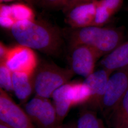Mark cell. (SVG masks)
Listing matches in <instances>:
<instances>
[{"label":"cell","mask_w":128,"mask_h":128,"mask_svg":"<svg viewBox=\"0 0 128 128\" xmlns=\"http://www.w3.org/2000/svg\"><path fill=\"white\" fill-rule=\"evenodd\" d=\"M95 0H68L62 8V10L64 12L66 13L70 10L78 5L88 3Z\"/></svg>","instance_id":"21"},{"label":"cell","mask_w":128,"mask_h":128,"mask_svg":"<svg viewBox=\"0 0 128 128\" xmlns=\"http://www.w3.org/2000/svg\"><path fill=\"white\" fill-rule=\"evenodd\" d=\"M74 74L71 69L61 68L52 62L38 61L32 74L36 96L48 99L52 97L53 92L68 83Z\"/></svg>","instance_id":"3"},{"label":"cell","mask_w":128,"mask_h":128,"mask_svg":"<svg viewBox=\"0 0 128 128\" xmlns=\"http://www.w3.org/2000/svg\"><path fill=\"white\" fill-rule=\"evenodd\" d=\"M124 0H98L94 25L104 26L116 14L124 4Z\"/></svg>","instance_id":"14"},{"label":"cell","mask_w":128,"mask_h":128,"mask_svg":"<svg viewBox=\"0 0 128 128\" xmlns=\"http://www.w3.org/2000/svg\"><path fill=\"white\" fill-rule=\"evenodd\" d=\"M58 128H76V125H60Z\"/></svg>","instance_id":"24"},{"label":"cell","mask_w":128,"mask_h":128,"mask_svg":"<svg viewBox=\"0 0 128 128\" xmlns=\"http://www.w3.org/2000/svg\"><path fill=\"white\" fill-rule=\"evenodd\" d=\"M112 73L110 71L102 68L86 78L84 82L89 88L91 96L89 100L84 105L85 107L94 110H101L106 86Z\"/></svg>","instance_id":"9"},{"label":"cell","mask_w":128,"mask_h":128,"mask_svg":"<svg viewBox=\"0 0 128 128\" xmlns=\"http://www.w3.org/2000/svg\"><path fill=\"white\" fill-rule=\"evenodd\" d=\"M70 49L76 46H88L98 52L102 56L107 55L124 41V28L92 26L69 28L63 32Z\"/></svg>","instance_id":"2"},{"label":"cell","mask_w":128,"mask_h":128,"mask_svg":"<svg viewBox=\"0 0 128 128\" xmlns=\"http://www.w3.org/2000/svg\"><path fill=\"white\" fill-rule=\"evenodd\" d=\"M97 0L74 7L66 13V23L73 28L94 26L97 14Z\"/></svg>","instance_id":"10"},{"label":"cell","mask_w":128,"mask_h":128,"mask_svg":"<svg viewBox=\"0 0 128 128\" xmlns=\"http://www.w3.org/2000/svg\"><path fill=\"white\" fill-rule=\"evenodd\" d=\"M12 0H0V2H10V1H12Z\"/></svg>","instance_id":"27"},{"label":"cell","mask_w":128,"mask_h":128,"mask_svg":"<svg viewBox=\"0 0 128 128\" xmlns=\"http://www.w3.org/2000/svg\"><path fill=\"white\" fill-rule=\"evenodd\" d=\"M38 0H37V2H38Z\"/></svg>","instance_id":"29"},{"label":"cell","mask_w":128,"mask_h":128,"mask_svg":"<svg viewBox=\"0 0 128 128\" xmlns=\"http://www.w3.org/2000/svg\"><path fill=\"white\" fill-rule=\"evenodd\" d=\"M10 30L12 37L20 45L54 56H59L62 52L63 32L44 20L33 19L20 21Z\"/></svg>","instance_id":"1"},{"label":"cell","mask_w":128,"mask_h":128,"mask_svg":"<svg viewBox=\"0 0 128 128\" xmlns=\"http://www.w3.org/2000/svg\"><path fill=\"white\" fill-rule=\"evenodd\" d=\"M128 128V123L124 124L122 125L121 126L119 127V128Z\"/></svg>","instance_id":"26"},{"label":"cell","mask_w":128,"mask_h":128,"mask_svg":"<svg viewBox=\"0 0 128 128\" xmlns=\"http://www.w3.org/2000/svg\"></svg>","instance_id":"30"},{"label":"cell","mask_w":128,"mask_h":128,"mask_svg":"<svg viewBox=\"0 0 128 128\" xmlns=\"http://www.w3.org/2000/svg\"><path fill=\"white\" fill-rule=\"evenodd\" d=\"M38 62L36 54L33 50L18 44L9 48L4 63L12 72L32 75Z\"/></svg>","instance_id":"7"},{"label":"cell","mask_w":128,"mask_h":128,"mask_svg":"<svg viewBox=\"0 0 128 128\" xmlns=\"http://www.w3.org/2000/svg\"><path fill=\"white\" fill-rule=\"evenodd\" d=\"M110 75L102 102L101 110L107 117L128 91V67Z\"/></svg>","instance_id":"5"},{"label":"cell","mask_w":128,"mask_h":128,"mask_svg":"<svg viewBox=\"0 0 128 128\" xmlns=\"http://www.w3.org/2000/svg\"><path fill=\"white\" fill-rule=\"evenodd\" d=\"M13 92L22 102H25L34 92L32 75L22 72H12Z\"/></svg>","instance_id":"13"},{"label":"cell","mask_w":128,"mask_h":128,"mask_svg":"<svg viewBox=\"0 0 128 128\" xmlns=\"http://www.w3.org/2000/svg\"><path fill=\"white\" fill-rule=\"evenodd\" d=\"M68 0H40L37 3L43 8L48 9L63 8Z\"/></svg>","instance_id":"20"},{"label":"cell","mask_w":128,"mask_h":128,"mask_svg":"<svg viewBox=\"0 0 128 128\" xmlns=\"http://www.w3.org/2000/svg\"><path fill=\"white\" fill-rule=\"evenodd\" d=\"M126 123H128V122H126ZM126 123H125V124H126Z\"/></svg>","instance_id":"28"},{"label":"cell","mask_w":128,"mask_h":128,"mask_svg":"<svg viewBox=\"0 0 128 128\" xmlns=\"http://www.w3.org/2000/svg\"><path fill=\"white\" fill-rule=\"evenodd\" d=\"M12 72L4 63H0V86L6 92H13Z\"/></svg>","instance_id":"19"},{"label":"cell","mask_w":128,"mask_h":128,"mask_svg":"<svg viewBox=\"0 0 128 128\" xmlns=\"http://www.w3.org/2000/svg\"><path fill=\"white\" fill-rule=\"evenodd\" d=\"M0 128H12L11 127L4 124L1 122H0Z\"/></svg>","instance_id":"25"},{"label":"cell","mask_w":128,"mask_h":128,"mask_svg":"<svg viewBox=\"0 0 128 128\" xmlns=\"http://www.w3.org/2000/svg\"><path fill=\"white\" fill-rule=\"evenodd\" d=\"M70 69L74 74L86 78L94 72L96 62L102 56L88 46L79 45L70 49Z\"/></svg>","instance_id":"8"},{"label":"cell","mask_w":128,"mask_h":128,"mask_svg":"<svg viewBox=\"0 0 128 128\" xmlns=\"http://www.w3.org/2000/svg\"><path fill=\"white\" fill-rule=\"evenodd\" d=\"M9 48L0 42V63H4L9 50Z\"/></svg>","instance_id":"22"},{"label":"cell","mask_w":128,"mask_h":128,"mask_svg":"<svg viewBox=\"0 0 128 128\" xmlns=\"http://www.w3.org/2000/svg\"><path fill=\"white\" fill-rule=\"evenodd\" d=\"M28 4L32 7L34 5L37 3V0H24Z\"/></svg>","instance_id":"23"},{"label":"cell","mask_w":128,"mask_h":128,"mask_svg":"<svg viewBox=\"0 0 128 128\" xmlns=\"http://www.w3.org/2000/svg\"><path fill=\"white\" fill-rule=\"evenodd\" d=\"M9 12L15 23L22 20L35 19L32 9L26 5L18 4L9 5Z\"/></svg>","instance_id":"18"},{"label":"cell","mask_w":128,"mask_h":128,"mask_svg":"<svg viewBox=\"0 0 128 128\" xmlns=\"http://www.w3.org/2000/svg\"><path fill=\"white\" fill-rule=\"evenodd\" d=\"M24 110L36 128H58L54 105L48 99L35 96L25 104Z\"/></svg>","instance_id":"4"},{"label":"cell","mask_w":128,"mask_h":128,"mask_svg":"<svg viewBox=\"0 0 128 128\" xmlns=\"http://www.w3.org/2000/svg\"><path fill=\"white\" fill-rule=\"evenodd\" d=\"M0 122L12 128H36L24 109L0 88Z\"/></svg>","instance_id":"6"},{"label":"cell","mask_w":128,"mask_h":128,"mask_svg":"<svg viewBox=\"0 0 128 128\" xmlns=\"http://www.w3.org/2000/svg\"><path fill=\"white\" fill-rule=\"evenodd\" d=\"M107 117L113 128H118L128 121V91Z\"/></svg>","instance_id":"15"},{"label":"cell","mask_w":128,"mask_h":128,"mask_svg":"<svg viewBox=\"0 0 128 128\" xmlns=\"http://www.w3.org/2000/svg\"><path fill=\"white\" fill-rule=\"evenodd\" d=\"M90 96V89L84 82L71 83L70 97L72 107L85 105L89 100Z\"/></svg>","instance_id":"16"},{"label":"cell","mask_w":128,"mask_h":128,"mask_svg":"<svg viewBox=\"0 0 128 128\" xmlns=\"http://www.w3.org/2000/svg\"><path fill=\"white\" fill-rule=\"evenodd\" d=\"M76 126V128H105L96 112L86 107L81 110Z\"/></svg>","instance_id":"17"},{"label":"cell","mask_w":128,"mask_h":128,"mask_svg":"<svg viewBox=\"0 0 128 128\" xmlns=\"http://www.w3.org/2000/svg\"><path fill=\"white\" fill-rule=\"evenodd\" d=\"M71 83L68 82L60 87L55 91L52 98L53 100L58 119L60 125L72 107L71 101L70 97V91Z\"/></svg>","instance_id":"12"},{"label":"cell","mask_w":128,"mask_h":128,"mask_svg":"<svg viewBox=\"0 0 128 128\" xmlns=\"http://www.w3.org/2000/svg\"><path fill=\"white\" fill-rule=\"evenodd\" d=\"M99 66L102 68L112 73L128 67V40L104 56L100 61Z\"/></svg>","instance_id":"11"}]
</instances>
